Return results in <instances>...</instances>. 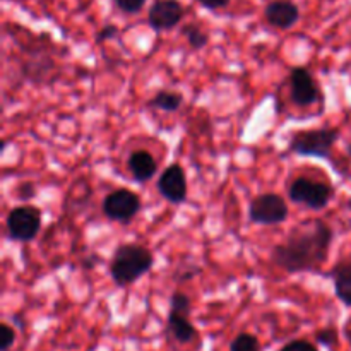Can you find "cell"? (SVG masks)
I'll use <instances>...</instances> for the list:
<instances>
[{"mask_svg": "<svg viewBox=\"0 0 351 351\" xmlns=\"http://www.w3.org/2000/svg\"><path fill=\"white\" fill-rule=\"evenodd\" d=\"M335 232L322 219H308L295 226L271 252L274 266L285 273H314L328 261Z\"/></svg>", "mask_w": 351, "mask_h": 351, "instance_id": "6da1fadb", "label": "cell"}, {"mask_svg": "<svg viewBox=\"0 0 351 351\" xmlns=\"http://www.w3.org/2000/svg\"><path fill=\"white\" fill-rule=\"evenodd\" d=\"M154 266V254L141 243H120L110 263V278L120 288L130 287Z\"/></svg>", "mask_w": 351, "mask_h": 351, "instance_id": "7a4b0ae2", "label": "cell"}, {"mask_svg": "<svg viewBox=\"0 0 351 351\" xmlns=\"http://www.w3.org/2000/svg\"><path fill=\"white\" fill-rule=\"evenodd\" d=\"M339 139L338 129H312L293 132L288 143V151L307 158L329 160L335 144Z\"/></svg>", "mask_w": 351, "mask_h": 351, "instance_id": "3957f363", "label": "cell"}, {"mask_svg": "<svg viewBox=\"0 0 351 351\" xmlns=\"http://www.w3.org/2000/svg\"><path fill=\"white\" fill-rule=\"evenodd\" d=\"M288 197L295 204H302L314 211L328 208L335 197V189L324 182L312 180L308 177H298L288 187Z\"/></svg>", "mask_w": 351, "mask_h": 351, "instance_id": "277c9868", "label": "cell"}, {"mask_svg": "<svg viewBox=\"0 0 351 351\" xmlns=\"http://www.w3.org/2000/svg\"><path fill=\"white\" fill-rule=\"evenodd\" d=\"M189 315H191V298L182 291H175L170 298L167 331L180 345H187L197 338V329L189 321Z\"/></svg>", "mask_w": 351, "mask_h": 351, "instance_id": "5b68a950", "label": "cell"}, {"mask_svg": "<svg viewBox=\"0 0 351 351\" xmlns=\"http://www.w3.org/2000/svg\"><path fill=\"white\" fill-rule=\"evenodd\" d=\"M7 235L10 240L27 243L38 237L41 230V213L33 206H19L7 215Z\"/></svg>", "mask_w": 351, "mask_h": 351, "instance_id": "8992f818", "label": "cell"}, {"mask_svg": "<svg viewBox=\"0 0 351 351\" xmlns=\"http://www.w3.org/2000/svg\"><path fill=\"white\" fill-rule=\"evenodd\" d=\"M288 204L278 194H261L254 197L249 204V219L256 225L274 226L288 219Z\"/></svg>", "mask_w": 351, "mask_h": 351, "instance_id": "52a82bcc", "label": "cell"}, {"mask_svg": "<svg viewBox=\"0 0 351 351\" xmlns=\"http://www.w3.org/2000/svg\"><path fill=\"white\" fill-rule=\"evenodd\" d=\"M141 197L136 192L129 191V189H115L106 197L103 199V215L110 219V221L117 223H127L132 221L141 211Z\"/></svg>", "mask_w": 351, "mask_h": 351, "instance_id": "ba28073f", "label": "cell"}, {"mask_svg": "<svg viewBox=\"0 0 351 351\" xmlns=\"http://www.w3.org/2000/svg\"><path fill=\"white\" fill-rule=\"evenodd\" d=\"M290 98L300 108L321 101L322 91L312 72L305 67H295L290 72Z\"/></svg>", "mask_w": 351, "mask_h": 351, "instance_id": "9c48e42d", "label": "cell"}, {"mask_svg": "<svg viewBox=\"0 0 351 351\" xmlns=\"http://www.w3.org/2000/svg\"><path fill=\"white\" fill-rule=\"evenodd\" d=\"M158 192L170 204H184L187 201V175L178 163L165 168L158 178Z\"/></svg>", "mask_w": 351, "mask_h": 351, "instance_id": "30bf717a", "label": "cell"}, {"mask_svg": "<svg viewBox=\"0 0 351 351\" xmlns=\"http://www.w3.org/2000/svg\"><path fill=\"white\" fill-rule=\"evenodd\" d=\"M185 9L178 0H156L147 12V23L156 33L171 31L182 23Z\"/></svg>", "mask_w": 351, "mask_h": 351, "instance_id": "8fae6325", "label": "cell"}, {"mask_svg": "<svg viewBox=\"0 0 351 351\" xmlns=\"http://www.w3.org/2000/svg\"><path fill=\"white\" fill-rule=\"evenodd\" d=\"M267 23L278 29H290L300 21V9L291 0H273L264 9Z\"/></svg>", "mask_w": 351, "mask_h": 351, "instance_id": "7c38bea8", "label": "cell"}, {"mask_svg": "<svg viewBox=\"0 0 351 351\" xmlns=\"http://www.w3.org/2000/svg\"><path fill=\"white\" fill-rule=\"evenodd\" d=\"M127 168H129L134 180L139 182V184H146V182H149L156 175L158 161L154 160V156L149 151L137 149L127 160Z\"/></svg>", "mask_w": 351, "mask_h": 351, "instance_id": "4fadbf2b", "label": "cell"}, {"mask_svg": "<svg viewBox=\"0 0 351 351\" xmlns=\"http://www.w3.org/2000/svg\"><path fill=\"white\" fill-rule=\"evenodd\" d=\"M329 276L335 281V293L346 307H351V264H338Z\"/></svg>", "mask_w": 351, "mask_h": 351, "instance_id": "5bb4252c", "label": "cell"}, {"mask_svg": "<svg viewBox=\"0 0 351 351\" xmlns=\"http://www.w3.org/2000/svg\"><path fill=\"white\" fill-rule=\"evenodd\" d=\"M184 105V96L182 93L171 91V89H161L158 91L153 98L147 101V106L154 110H161V112L173 113L178 112Z\"/></svg>", "mask_w": 351, "mask_h": 351, "instance_id": "9a60e30c", "label": "cell"}, {"mask_svg": "<svg viewBox=\"0 0 351 351\" xmlns=\"http://www.w3.org/2000/svg\"><path fill=\"white\" fill-rule=\"evenodd\" d=\"M180 31L187 38V43L191 45L192 50H202L209 43V34L201 26H197V24H185Z\"/></svg>", "mask_w": 351, "mask_h": 351, "instance_id": "2e32d148", "label": "cell"}, {"mask_svg": "<svg viewBox=\"0 0 351 351\" xmlns=\"http://www.w3.org/2000/svg\"><path fill=\"white\" fill-rule=\"evenodd\" d=\"M261 345L259 339L254 335H249V332H242V335L237 336L235 339L230 345V351H259Z\"/></svg>", "mask_w": 351, "mask_h": 351, "instance_id": "e0dca14e", "label": "cell"}, {"mask_svg": "<svg viewBox=\"0 0 351 351\" xmlns=\"http://www.w3.org/2000/svg\"><path fill=\"white\" fill-rule=\"evenodd\" d=\"M147 0H113L117 9L123 14H129V16H134V14H139L141 10L144 9Z\"/></svg>", "mask_w": 351, "mask_h": 351, "instance_id": "ac0fdd59", "label": "cell"}, {"mask_svg": "<svg viewBox=\"0 0 351 351\" xmlns=\"http://www.w3.org/2000/svg\"><path fill=\"white\" fill-rule=\"evenodd\" d=\"M16 341V331L9 324H0V351H9Z\"/></svg>", "mask_w": 351, "mask_h": 351, "instance_id": "d6986e66", "label": "cell"}, {"mask_svg": "<svg viewBox=\"0 0 351 351\" xmlns=\"http://www.w3.org/2000/svg\"><path fill=\"white\" fill-rule=\"evenodd\" d=\"M280 351H319V348L305 339H293V341L287 343Z\"/></svg>", "mask_w": 351, "mask_h": 351, "instance_id": "ffe728a7", "label": "cell"}, {"mask_svg": "<svg viewBox=\"0 0 351 351\" xmlns=\"http://www.w3.org/2000/svg\"><path fill=\"white\" fill-rule=\"evenodd\" d=\"M117 34H119V27H117L115 24H106V26H103L101 29H99L98 33H96L95 41L98 45H101V43H105V41L113 40V38H115Z\"/></svg>", "mask_w": 351, "mask_h": 351, "instance_id": "44dd1931", "label": "cell"}, {"mask_svg": "<svg viewBox=\"0 0 351 351\" xmlns=\"http://www.w3.org/2000/svg\"><path fill=\"white\" fill-rule=\"evenodd\" d=\"M317 341L322 343V345H326V346L335 345V343L338 341V332H336V329H332V328L322 329V331L317 332Z\"/></svg>", "mask_w": 351, "mask_h": 351, "instance_id": "7402d4cb", "label": "cell"}, {"mask_svg": "<svg viewBox=\"0 0 351 351\" xmlns=\"http://www.w3.org/2000/svg\"><path fill=\"white\" fill-rule=\"evenodd\" d=\"M204 9L208 10H218V9H225V7L230 5L232 0H197Z\"/></svg>", "mask_w": 351, "mask_h": 351, "instance_id": "603a6c76", "label": "cell"}, {"mask_svg": "<svg viewBox=\"0 0 351 351\" xmlns=\"http://www.w3.org/2000/svg\"><path fill=\"white\" fill-rule=\"evenodd\" d=\"M348 338H350V345H351V326H350V332H348Z\"/></svg>", "mask_w": 351, "mask_h": 351, "instance_id": "cb8c5ba5", "label": "cell"}]
</instances>
